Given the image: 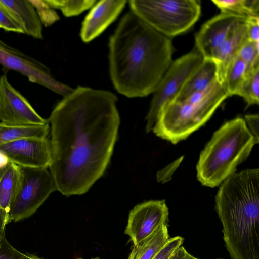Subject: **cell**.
<instances>
[{
    "label": "cell",
    "instance_id": "obj_1",
    "mask_svg": "<svg viewBox=\"0 0 259 259\" xmlns=\"http://www.w3.org/2000/svg\"><path fill=\"white\" fill-rule=\"evenodd\" d=\"M117 101L110 91L78 86L53 109L49 168L63 195L85 193L104 174L120 124Z\"/></svg>",
    "mask_w": 259,
    "mask_h": 259
},
{
    "label": "cell",
    "instance_id": "obj_2",
    "mask_svg": "<svg viewBox=\"0 0 259 259\" xmlns=\"http://www.w3.org/2000/svg\"><path fill=\"white\" fill-rule=\"evenodd\" d=\"M108 49L111 82L119 93L128 98L153 93L172 62L171 39L131 11L110 36Z\"/></svg>",
    "mask_w": 259,
    "mask_h": 259
},
{
    "label": "cell",
    "instance_id": "obj_3",
    "mask_svg": "<svg viewBox=\"0 0 259 259\" xmlns=\"http://www.w3.org/2000/svg\"><path fill=\"white\" fill-rule=\"evenodd\" d=\"M215 210L231 259H259V170L235 172L221 184Z\"/></svg>",
    "mask_w": 259,
    "mask_h": 259
},
{
    "label": "cell",
    "instance_id": "obj_4",
    "mask_svg": "<svg viewBox=\"0 0 259 259\" xmlns=\"http://www.w3.org/2000/svg\"><path fill=\"white\" fill-rule=\"evenodd\" d=\"M258 143L243 119L226 122L214 132L200 155L196 166L198 181L207 187L220 185L235 172Z\"/></svg>",
    "mask_w": 259,
    "mask_h": 259
},
{
    "label": "cell",
    "instance_id": "obj_5",
    "mask_svg": "<svg viewBox=\"0 0 259 259\" xmlns=\"http://www.w3.org/2000/svg\"><path fill=\"white\" fill-rule=\"evenodd\" d=\"M228 97L224 87L218 82L200 100L171 101L159 111L152 130L157 136L176 144L205 123Z\"/></svg>",
    "mask_w": 259,
    "mask_h": 259
},
{
    "label": "cell",
    "instance_id": "obj_6",
    "mask_svg": "<svg viewBox=\"0 0 259 259\" xmlns=\"http://www.w3.org/2000/svg\"><path fill=\"white\" fill-rule=\"evenodd\" d=\"M131 11L163 35L171 38L191 28L199 18L198 0H131Z\"/></svg>",
    "mask_w": 259,
    "mask_h": 259
},
{
    "label": "cell",
    "instance_id": "obj_7",
    "mask_svg": "<svg viewBox=\"0 0 259 259\" xmlns=\"http://www.w3.org/2000/svg\"><path fill=\"white\" fill-rule=\"evenodd\" d=\"M19 166L20 183L10 208V222H18L34 214L49 195L57 190L47 168Z\"/></svg>",
    "mask_w": 259,
    "mask_h": 259
},
{
    "label": "cell",
    "instance_id": "obj_8",
    "mask_svg": "<svg viewBox=\"0 0 259 259\" xmlns=\"http://www.w3.org/2000/svg\"><path fill=\"white\" fill-rule=\"evenodd\" d=\"M204 59L196 49L172 61L154 92L146 117V130H152L160 109L173 101Z\"/></svg>",
    "mask_w": 259,
    "mask_h": 259
},
{
    "label": "cell",
    "instance_id": "obj_9",
    "mask_svg": "<svg viewBox=\"0 0 259 259\" xmlns=\"http://www.w3.org/2000/svg\"><path fill=\"white\" fill-rule=\"evenodd\" d=\"M0 64L6 69L21 73L29 81L42 85L63 97L73 90L69 86L56 80L49 68L41 62L1 39Z\"/></svg>",
    "mask_w": 259,
    "mask_h": 259
},
{
    "label": "cell",
    "instance_id": "obj_10",
    "mask_svg": "<svg viewBox=\"0 0 259 259\" xmlns=\"http://www.w3.org/2000/svg\"><path fill=\"white\" fill-rule=\"evenodd\" d=\"M0 120L15 126L49 124L34 110L29 101L9 82L7 75L0 76Z\"/></svg>",
    "mask_w": 259,
    "mask_h": 259
},
{
    "label": "cell",
    "instance_id": "obj_11",
    "mask_svg": "<svg viewBox=\"0 0 259 259\" xmlns=\"http://www.w3.org/2000/svg\"><path fill=\"white\" fill-rule=\"evenodd\" d=\"M168 209L164 200H150L136 205L130 212L124 233L134 245L167 223Z\"/></svg>",
    "mask_w": 259,
    "mask_h": 259
},
{
    "label": "cell",
    "instance_id": "obj_12",
    "mask_svg": "<svg viewBox=\"0 0 259 259\" xmlns=\"http://www.w3.org/2000/svg\"><path fill=\"white\" fill-rule=\"evenodd\" d=\"M0 153L23 167L47 168L51 161V145L47 138L27 137L0 145Z\"/></svg>",
    "mask_w": 259,
    "mask_h": 259
},
{
    "label": "cell",
    "instance_id": "obj_13",
    "mask_svg": "<svg viewBox=\"0 0 259 259\" xmlns=\"http://www.w3.org/2000/svg\"><path fill=\"white\" fill-rule=\"evenodd\" d=\"M246 20L243 17L221 13L206 22L196 34V49L204 59L214 60L220 47Z\"/></svg>",
    "mask_w": 259,
    "mask_h": 259
},
{
    "label": "cell",
    "instance_id": "obj_14",
    "mask_svg": "<svg viewBox=\"0 0 259 259\" xmlns=\"http://www.w3.org/2000/svg\"><path fill=\"white\" fill-rule=\"evenodd\" d=\"M127 1L102 0L97 2L84 18L80 36L89 42L99 36L118 17Z\"/></svg>",
    "mask_w": 259,
    "mask_h": 259
},
{
    "label": "cell",
    "instance_id": "obj_15",
    "mask_svg": "<svg viewBox=\"0 0 259 259\" xmlns=\"http://www.w3.org/2000/svg\"><path fill=\"white\" fill-rule=\"evenodd\" d=\"M0 4L17 21L24 34L35 39H42V24L30 0H0Z\"/></svg>",
    "mask_w": 259,
    "mask_h": 259
},
{
    "label": "cell",
    "instance_id": "obj_16",
    "mask_svg": "<svg viewBox=\"0 0 259 259\" xmlns=\"http://www.w3.org/2000/svg\"><path fill=\"white\" fill-rule=\"evenodd\" d=\"M246 21L237 27L222 44L213 60L217 67V80L221 84L228 65L248 40Z\"/></svg>",
    "mask_w": 259,
    "mask_h": 259
},
{
    "label": "cell",
    "instance_id": "obj_17",
    "mask_svg": "<svg viewBox=\"0 0 259 259\" xmlns=\"http://www.w3.org/2000/svg\"><path fill=\"white\" fill-rule=\"evenodd\" d=\"M217 80L215 62L212 60L204 59L173 101H182L191 95L206 89Z\"/></svg>",
    "mask_w": 259,
    "mask_h": 259
},
{
    "label": "cell",
    "instance_id": "obj_18",
    "mask_svg": "<svg viewBox=\"0 0 259 259\" xmlns=\"http://www.w3.org/2000/svg\"><path fill=\"white\" fill-rule=\"evenodd\" d=\"M167 223L151 235L134 245L128 259H152L169 239Z\"/></svg>",
    "mask_w": 259,
    "mask_h": 259
},
{
    "label": "cell",
    "instance_id": "obj_19",
    "mask_svg": "<svg viewBox=\"0 0 259 259\" xmlns=\"http://www.w3.org/2000/svg\"><path fill=\"white\" fill-rule=\"evenodd\" d=\"M20 180L19 166L9 161L0 178V209L9 215L11 203L19 186Z\"/></svg>",
    "mask_w": 259,
    "mask_h": 259
},
{
    "label": "cell",
    "instance_id": "obj_20",
    "mask_svg": "<svg viewBox=\"0 0 259 259\" xmlns=\"http://www.w3.org/2000/svg\"><path fill=\"white\" fill-rule=\"evenodd\" d=\"M50 131L49 124L15 126L0 122V145L27 137L46 138Z\"/></svg>",
    "mask_w": 259,
    "mask_h": 259
},
{
    "label": "cell",
    "instance_id": "obj_21",
    "mask_svg": "<svg viewBox=\"0 0 259 259\" xmlns=\"http://www.w3.org/2000/svg\"><path fill=\"white\" fill-rule=\"evenodd\" d=\"M249 68L238 56L228 65L222 81V85L229 97L236 95L248 72Z\"/></svg>",
    "mask_w": 259,
    "mask_h": 259
},
{
    "label": "cell",
    "instance_id": "obj_22",
    "mask_svg": "<svg viewBox=\"0 0 259 259\" xmlns=\"http://www.w3.org/2000/svg\"><path fill=\"white\" fill-rule=\"evenodd\" d=\"M221 13L247 19L259 17L258 0H213Z\"/></svg>",
    "mask_w": 259,
    "mask_h": 259
},
{
    "label": "cell",
    "instance_id": "obj_23",
    "mask_svg": "<svg viewBox=\"0 0 259 259\" xmlns=\"http://www.w3.org/2000/svg\"><path fill=\"white\" fill-rule=\"evenodd\" d=\"M237 95L242 97L248 105L259 103V65L249 68Z\"/></svg>",
    "mask_w": 259,
    "mask_h": 259
},
{
    "label": "cell",
    "instance_id": "obj_24",
    "mask_svg": "<svg viewBox=\"0 0 259 259\" xmlns=\"http://www.w3.org/2000/svg\"><path fill=\"white\" fill-rule=\"evenodd\" d=\"M53 9H59L65 17L77 16L92 8L96 0H45Z\"/></svg>",
    "mask_w": 259,
    "mask_h": 259
},
{
    "label": "cell",
    "instance_id": "obj_25",
    "mask_svg": "<svg viewBox=\"0 0 259 259\" xmlns=\"http://www.w3.org/2000/svg\"><path fill=\"white\" fill-rule=\"evenodd\" d=\"M34 6L42 25L47 27L59 20L54 9L51 8L45 0H30Z\"/></svg>",
    "mask_w": 259,
    "mask_h": 259
},
{
    "label": "cell",
    "instance_id": "obj_26",
    "mask_svg": "<svg viewBox=\"0 0 259 259\" xmlns=\"http://www.w3.org/2000/svg\"><path fill=\"white\" fill-rule=\"evenodd\" d=\"M237 56L249 68L259 65V42L248 40L240 49Z\"/></svg>",
    "mask_w": 259,
    "mask_h": 259
},
{
    "label": "cell",
    "instance_id": "obj_27",
    "mask_svg": "<svg viewBox=\"0 0 259 259\" xmlns=\"http://www.w3.org/2000/svg\"><path fill=\"white\" fill-rule=\"evenodd\" d=\"M34 256L22 253L13 247L7 241L5 234L0 239V259H32Z\"/></svg>",
    "mask_w": 259,
    "mask_h": 259
},
{
    "label": "cell",
    "instance_id": "obj_28",
    "mask_svg": "<svg viewBox=\"0 0 259 259\" xmlns=\"http://www.w3.org/2000/svg\"><path fill=\"white\" fill-rule=\"evenodd\" d=\"M0 28L5 30L6 31L24 33L21 26L1 4Z\"/></svg>",
    "mask_w": 259,
    "mask_h": 259
},
{
    "label": "cell",
    "instance_id": "obj_29",
    "mask_svg": "<svg viewBox=\"0 0 259 259\" xmlns=\"http://www.w3.org/2000/svg\"><path fill=\"white\" fill-rule=\"evenodd\" d=\"M184 239L176 236L169 239L167 243L152 259H169L175 251L182 246Z\"/></svg>",
    "mask_w": 259,
    "mask_h": 259
},
{
    "label": "cell",
    "instance_id": "obj_30",
    "mask_svg": "<svg viewBox=\"0 0 259 259\" xmlns=\"http://www.w3.org/2000/svg\"><path fill=\"white\" fill-rule=\"evenodd\" d=\"M246 25L248 40L259 42V17L246 19Z\"/></svg>",
    "mask_w": 259,
    "mask_h": 259
},
{
    "label": "cell",
    "instance_id": "obj_31",
    "mask_svg": "<svg viewBox=\"0 0 259 259\" xmlns=\"http://www.w3.org/2000/svg\"><path fill=\"white\" fill-rule=\"evenodd\" d=\"M247 128L258 143L259 116L256 114H248L245 116L244 119Z\"/></svg>",
    "mask_w": 259,
    "mask_h": 259
},
{
    "label": "cell",
    "instance_id": "obj_32",
    "mask_svg": "<svg viewBox=\"0 0 259 259\" xmlns=\"http://www.w3.org/2000/svg\"><path fill=\"white\" fill-rule=\"evenodd\" d=\"M10 222L9 215L0 209V239L5 234V226Z\"/></svg>",
    "mask_w": 259,
    "mask_h": 259
},
{
    "label": "cell",
    "instance_id": "obj_33",
    "mask_svg": "<svg viewBox=\"0 0 259 259\" xmlns=\"http://www.w3.org/2000/svg\"><path fill=\"white\" fill-rule=\"evenodd\" d=\"M187 252L186 250L181 246L175 251L169 259H182Z\"/></svg>",
    "mask_w": 259,
    "mask_h": 259
},
{
    "label": "cell",
    "instance_id": "obj_34",
    "mask_svg": "<svg viewBox=\"0 0 259 259\" xmlns=\"http://www.w3.org/2000/svg\"><path fill=\"white\" fill-rule=\"evenodd\" d=\"M182 259H199L197 258L191 254H189L188 252L186 254V255L182 258Z\"/></svg>",
    "mask_w": 259,
    "mask_h": 259
},
{
    "label": "cell",
    "instance_id": "obj_35",
    "mask_svg": "<svg viewBox=\"0 0 259 259\" xmlns=\"http://www.w3.org/2000/svg\"><path fill=\"white\" fill-rule=\"evenodd\" d=\"M5 167H1L0 166V178H1V176H2V174L3 173V171L4 169V168H5Z\"/></svg>",
    "mask_w": 259,
    "mask_h": 259
},
{
    "label": "cell",
    "instance_id": "obj_36",
    "mask_svg": "<svg viewBox=\"0 0 259 259\" xmlns=\"http://www.w3.org/2000/svg\"><path fill=\"white\" fill-rule=\"evenodd\" d=\"M32 259H42V258H40L38 257L37 256L34 255V256L33 257V258Z\"/></svg>",
    "mask_w": 259,
    "mask_h": 259
},
{
    "label": "cell",
    "instance_id": "obj_37",
    "mask_svg": "<svg viewBox=\"0 0 259 259\" xmlns=\"http://www.w3.org/2000/svg\"><path fill=\"white\" fill-rule=\"evenodd\" d=\"M77 259H82V258H77Z\"/></svg>",
    "mask_w": 259,
    "mask_h": 259
}]
</instances>
